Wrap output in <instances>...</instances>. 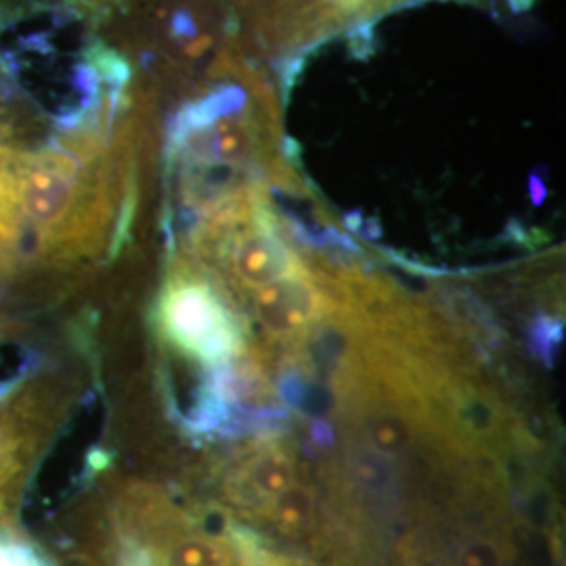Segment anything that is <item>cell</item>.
<instances>
[{
  "label": "cell",
  "mask_w": 566,
  "mask_h": 566,
  "mask_svg": "<svg viewBox=\"0 0 566 566\" xmlns=\"http://www.w3.org/2000/svg\"><path fill=\"white\" fill-rule=\"evenodd\" d=\"M72 149L55 147L34 156L13 158L11 208L44 238L67 235L84 208V170Z\"/></svg>",
  "instance_id": "1"
},
{
  "label": "cell",
  "mask_w": 566,
  "mask_h": 566,
  "mask_svg": "<svg viewBox=\"0 0 566 566\" xmlns=\"http://www.w3.org/2000/svg\"><path fill=\"white\" fill-rule=\"evenodd\" d=\"M163 324L168 338L208 365L243 353L240 322L214 287L200 280H179L164 296Z\"/></svg>",
  "instance_id": "2"
},
{
  "label": "cell",
  "mask_w": 566,
  "mask_h": 566,
  "mask_svg": "<svg viewBox=\"0 0 566 566\" xmlns=\"http://www.w3.org/2000/svg\"><path fill=\"white\" fill-rule=\"evenodd\" d=\"M250 311L269 343L298 346L313 325L332 317L336 303L319 271L303 263L282 280L252 290Z\"/></svg>",
  "instance_id": "3"
},
{
  "label": "cell",
  "mask_w": 566,
  "mask_h": 566,
  "mask_svg": "<svg viewBox=\"0 0 566 566\" xmlns=\"http://www.w3.org/2000/svg\"><path fill=\"white\" fill-rule=\"evenodd\" d=\"M273 139V128L263 130L250 107L223 114L200 126L172 124L170 147L189 163L240 168L256 163Z\"/></svg>",
  "instance_id": "4"
},
{
  "label": "cell",
  "mask_w": 566,
  "mask_h": 566,
  "mask_svg": "<svg viewBox=\"0 0 566 566\" xmlns=\"http://www.w3.org/2000/svg\"><path fill=\"white\" fill-rule=\"evenodd\" d=\"M296 451L280 437H259L231 468L224 493L245 516L263 521L269 506L301 476Z\"/></svg>",
  "instance_id": "5"
},
{
  "label": "cell",
  "mask_w": 566,
  "mask_h": 566,
  "mask_svg": "<svg viewBox=\"0 0 566 566\" xmlns=\"http://www.w3.org/2000/svg\"><path fill=\"white\" fill-rule=\"evenodd\" d=\"M151 554L156 566H242L229 539L200 531L168 533Z\"/></svg>",
  "instance_id": "6"
},
{
  "label": "cell",
  "mask_w": 566,
  "mask_h": 566,
  "mask_svg": "<svg viewBox=\"0 0 566 566\" xmlns=\"http://www.w3.org/2000/svg\"><path fill=\"white\" fill-rule=\"evenodd\" d=\"M317 516L315 489L306 481H296L269 506L263 521L285 537H304L313 531Z\"/></svg>",
  "instance_id": "7"
},
{
  "label": "cell",
  "mask_w": 566,
  "mask_h": 566,
  "mask_svg": "<svg viewBox=\"0 0 566 566\" xmlns=\"http://www.w3.org/2000/svg\"><path fill=\"white\" fill-rule=\"evenodd\" d=\"M510 542L502 533H474L455 547L451 566H507Z\"/></svg>",
  "instance_id": "8"
},
{
  "label": "cell",
  "mask_w": 566,
  "mask_h": 566,
  "mask_svg": "<svg viewBox=\"0 0 566 566\" xmlns=\"http://www.w3.org/2000/svg\"><path fill=\"white\" fill-rule=\"evenodd\" d=\"M563 329H565L563 322H558L554 317H547V315L537 317L528 327L531 350L549 367L556 361L558 346L563 344V334H565Z\"/></svg>",
  "instance_id": "9"
},
{
  "label": "cell",
  "mask_w": 566,
  "mask_h": 566,
  "mask_svg": "<svg viewBox=\"0 0 566 566\" xmlns=\"http://www.w3.org/2000/svg\"><path fill=\"white\" fill-rule=\"evenodd\" d=\"M0 566H42L30 546L18 542H0Z\"/></svg>",
  "instance_id": "10"
},
{
  "label": "cell",
  "mask_w": 566,
  "mask_h": 566,
  "mask_svg": "<svg viewBox=\"0 0 566 566\" xmlns=\"http://www.w3.org/2000/svg\"><path fill=\"white\" fill-rule=\"evenodd\" d=\"M15 455V439L11 430L0 422V472H7L11 468Z\"/></svg>",
  "instance_id": "11"
},
{
  "label": "cell",
  "mask_w": 566,
  "mask_h": 566,
  "mask_svg": "<svg viewBox=\"0 0 566 566\" xmlns=\"http://www.w3.org/2000/svg\"><path fill=\"white\" fill-rule=\"evenodd\" d=\"M308 437L315 446L322 447V449L334 446V441H336L334 428H332V424H327L325 420H313L308 426Z\"/></svg>",
  "instance_id": "12"
},
{
  "label": "cell",
  "mask_w": 566,
  "mask_h": 566,
  "mask_svg": "<svg viewBox=\"0 0 566 566\" xmlns=\"http://www.w3.org/2000/svg\"><path fill=\"white\" fill-rule=\"evenodd\" d=\"M405 566H451L446 563L443 558H434V556H424L422 552H418L416 556L407 558V565Z\"/></svg>",
  "instance_id": "13"
},
{
  "label": "cell",
  "mask_w": 566,
  "mask_h": 566,
  "mask_svg": "<svg viewBox=\"0 0 566 566\" xmlns=\"http://www.w3.org/2000/svg\"><path fill=\"white\" fill-rule=\"evenodd\" d=\"M544 198H546L544 185H539L537 179H533V200H535V203H542L544 202Z\"/></svg>",
  "instance_id": "14"
}]
</instances>
